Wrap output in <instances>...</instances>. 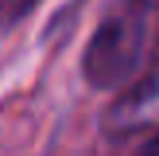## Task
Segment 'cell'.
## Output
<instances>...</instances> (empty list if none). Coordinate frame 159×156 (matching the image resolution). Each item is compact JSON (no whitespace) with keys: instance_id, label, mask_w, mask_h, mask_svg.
<instances>
[{"instance_id":"cell-2","label":"cell","mask_w":159,"mask_h":156,"mask_svg":"<svg viewBox=\"0 0 159 156\" xmlns=\"http://www.w3.org/2000/svg\"><path fill=\"white\" fill-rule=\"evenodd\" d=\"M97 129L105 140H132V137H144V133L159 129V27H155L152 47L144 55V66L101 109Z\"/></svg>"},{"instance_id":"cell-1","label":"cell","mask_w":159,"mask_h":156,"mask_svg":"<svg viewBox=\"0 0 159 156\" xmlns=\"http://www.w3.org/2000/svg\"><path fill=\"white\" fill-rule=\"evenodd\" d=\"M159 12V0H116L97 27L89 31L78 59V74L97 94H116L136 78L144 66V55L152 47V16Z\"/></svg>"},{"instance_id":"cell-3","label":"cell","mask_w":159,"mask_h":156,"mask_svg":"<svg viewBox=\"0 0 159 156\" xmlns=\"http://www.w3.org/2000/svg\"><path fill=\"white\" fill-rule=\"evenodd\" d=\"M39 4H43V0H0V39H4L8 31H16Z\"/></svg>"},{"instance_id":"cell-4","label":"cell","mask_w":159,"mask_h":156,"mask_svg":"<svg viewBox=\"0 0 159 156\" xmlns=\"http://www.w3.org/2000/svg\"><path fill=\"white\" fill-rule=\"evenodd\" d=\"M140 156H159V129L152 133V137H148V144L140 148Z\"/></svg>"}]
</instances>
